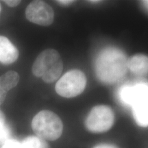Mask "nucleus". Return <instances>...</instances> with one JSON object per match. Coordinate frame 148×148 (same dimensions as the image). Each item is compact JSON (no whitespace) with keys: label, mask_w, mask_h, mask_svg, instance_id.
I'll return each mask as SVG.
<instances>
[{"label":"nucleus","mask_w":148,"mask_h":148,"mask_svg":"<svg viewBox=\"0 0 148 148\" xmlns=\"http://www.w3.org/2000/svg\"><path fill=\"white\" fill-rule=\"evenodd\" d=\"M127 60L124 53L115 48H108L99 54L95 64L97 76L101 82L112 84L119 82L126 74Z\"/></svg>","instance_id":"1"},{"label":"nucleus","mask_w":148,"mask_h":148,"mask_svg":"<svg viewBox=\"0 0 148 148\" xmlns=\"http://www.w3.org/2000/svg\"><path fill=\"white\" fill-rule=\"evenodd\" d=\"M63 63L59 53L48 49L38 56L32 66V73L36 77H42L46 83H52L60 76Z\"/></svg>","instance_id":"2"},{"label":"nucleus","mask_w":148,"mask_h":148,"mask_svg":"<svg viewBox=\"0 0 148 148\" xmlns=\"http://www.w3.org/2000/svg\"><path fill=\"white\" fill-rule=\"evenodd\" d=\"M32 127L38 137L48 140L58 139L63 131L60 118L49 110H42L37 113L32 119Z\"/></svg>","instance_id":"3"},{"label":"nucleus","mask_w":148,"mask_h":148,"mask_svg":"<svg viewBox=\"0 0 148 148\" xmlns=\"http://www.w3.org/2000/svg\"><path fill=\"white\" fill-rule=\"evenodd\" d=\"M86 85V77L79 70L73 69L64 74L56 84V91L63 97L71 98L80 95Z\"/></svg>","instance_id":"4"},{"label":"nucleus","mask_w":148,"mask_h":148,"mask_svg":"<svg viewBox=\"0 0 148 148\" xmlns=\"http://www.w3.org/2000/svg\"><path fill=\"white\" fill-rule=\"evenodd\" d=\"M114 114L110 107L100 105L93 107L88 113L85 125L90 132L102 133L109 130L114 124Z\"/></svg>","instance_id":"5"},{"label":"nucleus","mask_w":148,"mask_h":148,"mask_svg":"<svg viewBox=\"0 0 148 148\" xmlns=\"http://www.w3.org/2000/svg\"><path fill=\"white\" fill-rule=\"evenodd\" d=\"M130 105L133 116L138 125L148 126V86L145 84L132 86Z\"/></svg>","instance_id":"6"},{"label":"nucleus","mask_w":148,"mask_h":148,"mask_svg":"<svg viewBox=\"0 0 148 148\" xmlns=\"http://www.w3.org/2000/svg\"><path fill=\"white\" fill-rule=\"evenodd\" d=\"M27 19L32 23L47 26L53 23L54 12L51 7L42 1H32L25 10Z\"/></svg>","instance_id":"7"},{"label":"nucleus","mask_w":148,"mask_h":148,"mask_svg":"<svg viewBox=\"0 0 148 148\" xmlns=\"http://www.w3.org/2000/svg\"><path fill=\"white\" fill-rule=\"evenodd\" d=\"M18 51L5 36H0V62L4 64L13 63L17 60Z\"/></svg>","instance_id":"8"},{"label":"nucleus","mask_w":148,"mask_h":148,"mask_svg":"<svg viewBox=\"0 0 148 148\" xmlns=\"http://www.w3.org/2000/svg\"><path fill=\"white\" fill-rule=\"evenodd\" d=\"M19 75L14 71H9L0 77V105L5 100L9 90L17 85Z\"/></svg>","instance_id":"9"},{"label":"nucleus","mask_w":148,"mask_h":148,"mask_svg":"<svg viewBox=\"0 0 148 148\" xmlns=\"http://www.w3.org/2000/svg\"><path fill=\"white\" fill-rule=\"evenodd\" d=\"M127 69L134 74L143 75L148 73V56L136 54L127 61Z\"/></svg>","instance_id":"10"},{"label":"nucleus","mask_w":148,"mask_h":148,"mask_svg":"<svg viewBox=\"0 0 148 148\" xmlns=\"http://www.w3.org/2000/svg\"><path fill=\"white\" fill-rule=\"evenodd\" d=\"M21 143L23 148H48L47 143L38 136H28Z\"/></svg>","instance_id":"11"},{"label":"nucleus","mask_w":148,"mask_h":148,"mask_svg":"<svg viewBox=\"0 0 148 148\" xmlns=\"http://www.w3.org/2000/svg\"><path fill=\"white\" fill-rule=\"evenodd\" d=\"M10 135L9 129L5 124V117L0 111V141H6Z\"/></svg>","instance_id":"12"},{"label":"nucleus","mask_w":148,"mask_h":148,"mask_svg":"<svg viewBox=\"0 0 148 148\" xmlns=\"http://www.w3.org/2000/svg\"><path fill=\"white\" fill-rule=\"evenodd\" d=\"M1 148H23L21 143L15 140H8Z\"/></svg>","instance_id":"13"},{"label":"nucleus","mask_w":148,"mask_h":148,"mask_svg":"<svg viewBox=\"0 0 148 148\" xmlns=\"http://www.w3.org/2000/svg\"><path fill=\"white\" fill-rule=\"evenodd\" d=\"M3 1L10 7H15L21 3V1H16V0H5Z\"/></svg>","instance_id":"14"},{"label":"nucleus","mask_w":148,"mask_h":148,"mask_svg":"<svg viewBox=\"0 0 148 148\" xmlns=\"http://www.w3.org/2000/svg\"><path fill=\"white\" fill-rule=\"evenodd\" d=\"M93 148H118V147L115 145H112V144L102 143V144H99V145L95 146Z\"/></svg>","instance_id":"15"},{"label":"nucleus","mask_w":148,"mask_h":148,"mask_svg":"<svg viewBox=\"0 0 148 148\" xmlns=\"http://www.w3.org/2000/svg\"><path fill=\"white\" fill-rule=\"evenodd\" d=\"M57 2H58L59 3H60V4H62V5H69L71 4L73 2V1H71V0H67V1H65V0H61V1H57Z\"/></svg>","instance_id":"16"},{"label":"nucleus","mask_w":148,"mask_h":148,"mask_svg":"<svg viewBox=\"0 0 148 148\" xmlns=\"http://www.w3.org/2000/svg\"><path fill=\"white\" fill-rule=\"evenodd\" d=\"M143 3H144V4L145 5V6L148 8V1H144Z\"/></svg>","instance_id":"17"},{"label":"nucleus","mask_w":148,"mask_h":148,"mask_svg":"<svg viewBox=\"0 0 148 148\" xmlns=\"http://www.w3.org/2000/svg\"><path fill=\"white\" fill-rule=\"evenodd\" d=\"M1 5H0V12H1Z\"/></svg>","instance_id":"18"}]
</instances>
